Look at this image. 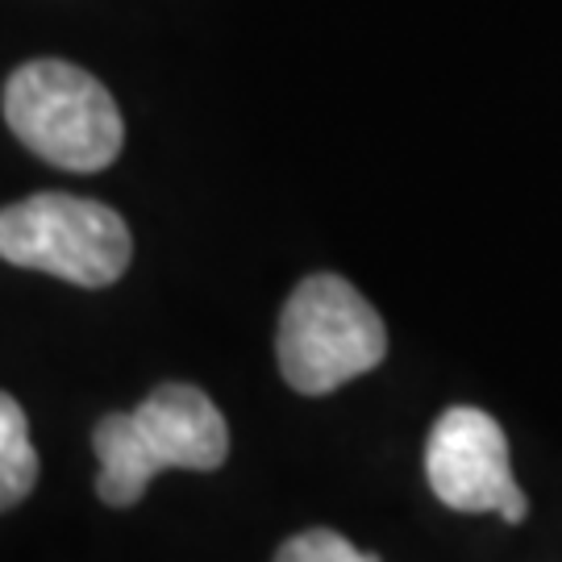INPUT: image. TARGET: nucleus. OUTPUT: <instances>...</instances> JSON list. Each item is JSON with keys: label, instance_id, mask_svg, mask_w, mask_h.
<instances>
[{"label": "nucleus", "instance_id": "f257e3e1", "mask_svg": "<svg viewBox=\"0 0 562 562\" xmlns=\"http://www.w3.org/2000/svg\"><path fill=\"white\" fill-rule=\"evenodd\" d=\"M101 459L97 492L109 508L142 501L150 480L167 467L217 471L229 454L222 408L192 383H162L134 413H109L92 429Z\"/></svg>", "mask_w": 562, "mask_h": 562}, {"label": "nucleus", "instance_id": "f03ea898", "mask_svg": "<svg viewBox=\"0 0 562 562\" xmlns=\"http://www.w3.org/2000/svg\"><path fill=\"white\" fill-rule=\"evenodd\" d=\"M4 121L18 142L63 171H104L125 146L113 92L63 59L21 63L4 80Z\"/></svg>", "mask_w": 562, "mask_h": 562}, {"label": "nucleus", "instance_id": "7ed1b4c3", "mask_svg": "<svg viewBox=\"0 0 562 562\" xmlns=\"http://www.w3.org/2000/svg\"><path fill=\"white\" fill-rule=\"evenodd\" d=\"M283 380L304 396H325L359 380L387 355V329L359 288L341 276H308L280 313L276 338Z\"/></svg>", "mask_w": 562, "mask_h": 562}, {"label": "nucleus", "instance_id": "20e7f679", "mask_svg": "<svg viewBox=\"0 0 562 562\" xmlns=\"http://www.w3.org/2000/svg\"><path fill=\"white\" fill-rule=\"evenodd\" d=\"M134 255L130 225L101 201L38 192L0 209V259L80 288H109Z\"/></svg>", "mask_w": 562, "mask_h": 562}, {"label": "nucleus", "instance_id": "39448f33", "mask_svg": "<svg viewBox=\"0 0 562 562\" xmlns=\"http://www.w3.org/2000/svg\"><path fill=\"white\" fill-rule=\"evenodd\" d=\"M425 475L434 496L454 513H501L508 525L529 517V501L508 467L504 429L483 408L454 404L438 417L425 446Z\"/></svg>", "mask_w": 562, "mask_h": 562}, {"label": "nucleus", "instance_id": "423d86ee", "mask_svg": "<svg viewBox=\"0 0 562 562\" xmlns=\"http://www.w3.org/2000/svg\"><path fill=\"white\" fill-rule=\"evenodd\" d=\"M38 483V450L30 442V422L9 392H0V513L21 504Z\"/></svg>", "mask_w": 562, "mask_h": 562}, {"label": "nucleus", "instance_id": "0eeeda50", "mask_svg": "<svg viewBox=\"0 0 562 562\" xmlns=\"http://www.w3.org/2000/svg\"><path fill=\"white\" fill-rule=\"evenodd\" d=\"M276 562H380V559L359 550L355 542H346L334 529H308V533H296L292 542H283Z\"/></svg>", "mask_w": 562, "mask_h": 562}]
</instances>
